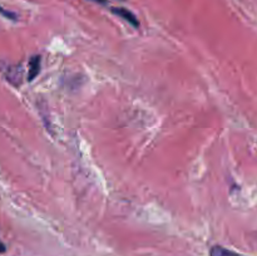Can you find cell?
Segmentation results:
<instances>
[{
    "mask_svg": "<svg viewBox=\"0 0 257 256\" xmlns=\"http://www.w3.org/2000/svg\"><path fill=\"white\" fill-rule=\"evenodd\" d=\"M210 256H242V255H240V253L235 252V251L232 250H228V248L223 247V246L215 245L211 247Z\"/></svg>",
    "mask_w": 257,
    "mask_h": 256,
    "instance_id": "4",
    "label": "cell"
},
{
    "mask_svg": "<svg viewBox=\"0 0 257 256\" xmlns=\"http://www.w3.org/2000/svg\"><path fill=\"white\" fill-rule=\"evenodd\" d=\"M40 63H42V58L40 55H33L28 63V80L32 82L37 78V75L40 72Z\"/></svg>",
    "mask_w": 257,
    "mask_h": 256,
    "instance_id": "3",
    "label": "cell"
},
{
    "mask_svg": "<svg viewBox=\"0 0 257 256\" xmlns=\"http://www.w3.org/2000/svg\"><path fill=\"white\" fill-rule=\"evenodd\" d=\"M92 2H95L98 3V4H102V5L107 4V0H92Z\"/></svg>",
    "mask_w": 257,
    "mask_h": 256,
    "instance_id": "7",
    "label": "cell"
},
{
    "mask_svg": "<svg viewBox=\"0 0 257 256\" xmlns=\"http://www.w3.org/2000/svg\"><path fill=\"white\" fill-rule=\"evenodd\" d=\"M0 15H3V17L7 18V19L17 20V15H15L14 13H12V12H9V10L4 9L3 7H0Z\"/></svg>",
    "mask_w": 257,
    "mask_h": 256,
    "instance_id": "5",
    "label": "cell"
},
{
    "mask_svg": "<svg viewBox=\"0 0 257 256\" xmlns=\"http://www.w3.org/2000/svg\"><path fill=\"white\" fill-rule=\"evenodd\" d=\"M110 12H112V14L117 15V17H119L120 19H123L124 22H127L128 24L132 25V27L136 28V29L140 28V22H138L137 17H136L131 10L125 9V8H122V7H112L110 8Z\"/></svg>",
    "mask_w": 257,
    "mask_h": 256,
    "instance_id": "1",
    "label": "cell"
},
{
    "mask_svg": "<svg viewBox=\"0 0 257 256\" xmlns=\"http://www.w3.org/2000/svg\"><path fill=\"white\" fill-rule=\"evenodd\" d=\"M7 251V247H5V245L3 242H0V253L5 252Z\"/></svg>",
    "mask_w": 257,
    "mask_h": 256,
    "instance_id": "6",
    "label": "cell"
},
{
    "mask_svg": "<svg viewBox=\"0 0 257 256\" xmlns=\"http://www.w3.org/2000/svg\"><path fill=\"white\" fill-rule=\"evenodd\" d=\"M20 67H14V65H4L0 68V72L5 77L8 82L12 83L13 85H19L20 79H22V73H20Z\"/></svg>",
    "mask_w": 257,
    "mask_h": 256,
    "instance_id": "2",
    "label": "cell"
}]
</instances>
